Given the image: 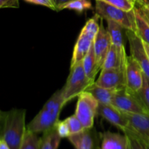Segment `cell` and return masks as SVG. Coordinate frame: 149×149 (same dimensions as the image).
<instances>
[{
  "label": "cell",
  "mask_w": 149,
  "mask_h": 149,
  "mask_svg": "<svg viewBox=\"0 0 149 149\" xmlns=\"http://www.w3.org/2000/svg\"><path fill=\"white\" fill-rule=\"evenodd\" d=\"M25 109L1 112V139L10 149H19L26 131Z\"/></svg>",
  "instance_id": "cell-1"
},
{
  "label": "cell",
  "mask_w": 149,
  "mask_h": 149,
  "mask_svg": "<svg viewBox=\"0 0 149 149\" xmlns=\"http://www.w3.org/2000/svg\"><path fill=\"white\" fill-rule=\"evenodd\" d=\"M65 104L63 89H61L45 103L38 114L26 126V129L35 133H43L52 129L59 121L60 113Z\"/></svg>",
  "instance_id": "cell-2"
},
{
  "label": "cell",
  "mask_w": 149,
  "mask_h": 149,
  "mask_svg": "<svg viewBox=\"0 0 149 149\" xmlns=\"http://www.w3.org/2000/svg\"><path fill=\"white\" fill-rule=\"evenodd\" d=\"M95 83V81L87 77L82 61L74 66L70 68V73L65 84L63 87V95L65 103L78 97L79 95L86 92L87 89Z\"/></svg>",
  "instance_id": "cell-3"
},
{
  "label": "cell",
  "mask_w": 149,
  "mask_h": 149,
  "mask_svg": "<svg viewBox=\"0 0 149 149\" xmlns=\"http://www.w3.org/2000/svg\"><path fill=\"white\" fill-rule=\"evenodd\" d=\"M95 13L101 18L119 23L123 29L135 31L134 10L125 11L100 0H95Z\"/></svg>",
  "instance_id": "cell-4"
},
{
  "label": "cell",
  "mask_w": 149,
  "mask_h": 149,
  "mask_svg": "<svg viewBox=\"0 0 149 149\" xmlns=\"http://www.w3.org/2000/svg\"><path fill=\"white\" fill-rule=\"evenodd\" d=\"M98 106L99 102L91 93L86 91L78 96L75 115L85 129H90L94 126Z\"/></svg>",
  "instance_id": "cell-5"
},
{
  "label": "cell",
  "mask_w": 149,
  "mask_h": 149,
  "mask_svg": "<svg viewBox=\"0 0 149 149\" xmlns=\"http://www.w3.org/2000/svg\"><path fill=\"white\" fill-rule=\"evenodd\" d=\"M111 104L125 113H149L136 93L130 91L126 87L116 90Z\"/></svg>",
  "instance_id": "cell-6"
},
{
  "label": "cell",
  "mask_w": 149,
  "mask_h": 149,
  "mask_svg": "<svg viewBox=\"0 0 149 149\" xmlns=\"http://www.w3.org/2000/svg\"><path fill=\"white\" fill-rule=\"evenodd\" d=\"M126 31L131 55L136 60L143 74L149 79V58L144 47L143 42L134 31Z\"/></svg>",
  "instance_id": "cell-7"
},
{
  "label": "cell",
  "mask_w": 149,
  "mask_h": 149,
  "mask_svg": "<svg viewBox=\"0 0 149 149\" xmlns=\"http://www.w3.org/2000/svg\"><path fill=\"white\" fill-rule=\"evenodd\" d=\"M125 75L127 88L132 93H138L143 82V71L132 55L127 57Z\"/></svg>",
  "instance_id": "cell-8"
},
{
  "label": "cell",
  "mask_w": 149,
  "mask_h": 149,
  "mask_svg": "<svg viewBox=\"0 0 149 149\" xmlns=\"http://www.w3.org/2000/svg\"><path fill=\"white\" fill-rule=\"evenodd\" d=\"M95 83L100 87L107 89H119L126 87L125 68H103Z\"/></svg>",
  "instance_id": "cell-9"
},
{
  "label": "cell",
  "mask_w": 149,
  "mask_h": 149,
  "mask_svg": "<svg viewBox=\"0 0 149 149\" xmlns=\"http://www.w3.org/2000/svg\"><path fill=\"white\" fill-rule=\"evenodd\" d=\"M103 18L100 17V29L97 33V36L93 41L95 52L96 59L97 64L100 69H102L104 64L105 60L109 53L112 45L111 39L109 35L108 30L105 29L103 23Z\"/></svg>",
  "instance_id": "cell-10"
},
{
  "label": "cell",
  "mask_w": 149,
  "mask_h": 149,
  "mask_svg": "<svg viewBox=\"0 0 149 149\" xmlns=\"http://www.w3.org/2000/svg\"><path fill=\"white\" fill-rule=\"evenodd\" d=\"M97 115H100L123 132L129 127V120L126 113L121 111L112 104L99 103Z\"/></svg>",
  "instance_id": "cell-11"
},
{
  "label": "cell",
  "mask_w": 149,
  "mask_h": 149,
  "mask_svg": "<svg viewBox=\"0 0 149 149\" xmlns=\"http://www.w3.org/2000/svg\"><path fill=\"white\" fill-rule=\"evenodd\" d=\"M68 139L75 149H100L98 137L93 127L71 135Z\"/></svg>",
  "instance_id": "cell-12"
},
{
  "label": "cell",
  "mask_w": 149,
  "mask_h": 149,
  "mask_svg": "<svg viewBox=\"0 0 149 149\" xmlns=\"http://www.w3.org/2000/svg\"><path fill=\"white\" fill-rule=\"evenodd\" d=\"M126 114L129 120L128 130L132 131L149 145V113Z\"/></svg>",
  "instance_id": "cell-13"
},
{
  "label": "cell",
  "mask_w": 149,
  "mask_h": 149,
  "mask_svg": "<svg viewBox=\"0 0 149 149\" xmlns=\"http://www.w3.org/2000/svg\"><path fill=\"white\" fill-rule=\"evenodd\" d=\"M93 42V39H90L84 31H81L75 46H74L70 68L83 61L84 58L90 51Z\"/></svg>",
  "instance_id": "cell-14"
},
{
  "label": "cell",
  "mask_w": 149,
  "mask_h": 149,
  "mask_svg": "<svg viewBox=\"0 0 149 149\" xmlns=\"http://www.w3.org/2000/svg\"><path fill=\"white\" fill-rule=\"evenodd\" d=\"M100 149H128L126 135L111 132H105L101 135Z\"/></svg>",
  "instance_id": "cell-15"
},
{
  "label": "cell",
  "mask_w": 149,
  "mask_h": 149,
  "mask_svg": "<svg viewBox=\"0 0 149 149\" xmlns=\"http://www.w3.org/2000/svg\"><path fill=\"white\" fill-rule=\"evenodd\" d=\"M126 51L120 50L113 45L106 56L103 68H115V69H125L127 61Z\"/></svg>",
  "instance_id": "cell-16"
},
{
  "label": "cell",
  "mask_w": 149,
  "mask_h": 149,
  "mask_svg": "<svg viewBox=\"0 0 149 149\" xmlns=\"http://www.w3.org/2000/svg\"><path fill=\"white\" fill-rule=\"evenodd\" d=\"M118 89H107L97 85L95 83L92 84L87 92L91 93L95 98L103 104H111L112 99Z\"/></svg>",
  "instance_id": "cell-17"
},
{
  "label": "cell",
  "mask_w": 149,
  "mask_h": 149,
  "mask_svg": "<svg viewBox=\"0 0 149 149\" xmlns=\"http://www.w3.org/2000/svg\"><path fill=\"white\" fill-rule=\"evenodd\" d=\"M135 15V32L146 43L149 45V24L140 12L138 6L135 4L134 8Z\"/></svg>",
  "instance_id": "cell-18"
},
{
  "label": "cell",
  "mask_w": 149,
  "mask_h": 149,
  "mask_svg": "<svg viewBox=\"0 0 149 149\" xmlns=\"http://www.w3.org/2000/svg\"><path fill=\"white\" fill-rule=\"evenodd\" d=\"M83 66H84V71L87 74V77L90 79L95 81L96 75L98 73L99 70H100L98 64H97V59H96L95 52L94 49V45L93 42L92 44V46L90 47V51L86 55L85 58H84L82 61Z\"/></svg>",
  "instance_id": "cell-19"
},
{
  "label": "cell",
  "mask_w": 149,
  "mask_h": 149,
  "mask_svg": "<svg viewBox=\"0 0 149 149\" xmlns=\"http://www.w3.org/2000/svg\"><path fill=\"white\" fill-rule=\"evenodd\" d=\"M61 139L62 138L60 136L55 126L52 129L43 132V135L40 138L39 149H58Z\"/></svg>",
  "instance_id": "cell-20"
},
{
  "label": "cell",
  "mask_w": 149,
  "mask_h": 149,
  "mask_svg": "<svg viewBox=\"0 0 149 149\" xmlns=\"http://www.w3.org/2000/svg\"><path fill=\"white\" fill-rule=\"evenodd\" d=\"M107 22V30L110 35L112 45L120 50H125L124 39L122 35L123 28L116 22L111 20H106Z\"/></svg>",
  "instance_id": "cell-21"
},
{
  "label": "cell",
  "mask_w": 149,
  "mask_h": 149,
  "mask_svg": "<svg viewBox=\"0 0 149 149\" xmlns=\"http://www.w3.org/2000/svg\"><path fill=\"white\" fill-rule=\"evenodd\" d=\"M39 145L40 138L38 137L37 133L26 129L19 149H39Z\"/></svg>",
  "instance_id": "cell-22"
},
{
  "label": "cell",
  "mask_w": 149,
  "mask_h": 149,
  "mask_svg": "<svg viewBox=\"0 0 149 149\" xmlns=\"http://www.w3.org/2000/svg\"><path fill=\"white\" fill-rule=\"evenodd\" d=\"M99 20H100V17L95 13V16L87 20L86 24L81 29V31H84L93 41H94L95 36H97L99 29H100Z\"/></svg>",
  "instance_id": "cell-23"
},
{
  "label": "cell",
  "mask_w": 149,
  "mask_h": 149,
  "mask_svg": "<svg viewBox=\"0 0 149 149\" xmlns=\"http://www.w3.org/2000/svg\"><path fill=\"white\" fill-rule=\"evenodd\" d=\"M124 134L127 136L128 141V149H149V145L143 141L132 131L126 130Z\"/></svg>",
  "instance_id": "cell-24"
},
{
  "label": "cell",
  "mask_w": 149,
  "mask_h": 149,
  "mask_svg": "<svg viewBox=\"0 0 149 149\" xmlns=\"http://www.w3.org/2000/svg\"><path fill=\"white\" fill-rule=\"evenodd\" d=\"M67 9V10H74L76 12L81 13L84 11L92 9V3L90 0H76L71 2L65 4L61 10Z\"/></svg>",
  "instance_id": "cell-25"
},
{
  "label": "cell",
  "mask_w": 149,
  "mask_h": 149,
  "mask_svg": "<svg viewBox=\"0 0 149 149\" xmlns=\"http://www.w3.org/2000/svg\"><path fill=\"white\" fill-rule=\"evenodd\" d=\"M136 94L144 106L149 111V79L144 74L142 87Z\"/></svg>",
  "instance_id": "cell-26"
},
{
  "label": "cell",
  "mask_w": 149,
  "mask_h": 149,
  "mask_svg": "<svg viewBox=\"0 0 149 149\" xmlns=\"http://www.w3.org/2000/svg\"><path fill=\"white\" fill-rule=\"evenodd\" d=\"M100 1H103L113 7L129 12L133 10L136 4V1L135 0H100Z\"/></svg>",
  "instance_id": "cell-27"
},
{
  "label": "cell",
  "mask_w": 149,
  "mask_h": 149,
  "mask_svg": "<svg viewBox=\"0 0 149 149\" xmlns=\"http://www.w3.org/2000/svg\"><path fill=\"white\" fill-rule=\"evenodd\" d=\"M65 120L66 121L67 124L69 127L71 135L78 133V132H81V131L85 129L82 124H81V122H80L79 119L77 117L75 114L69 116L67 119H65Z\"/></svg>",
  "instance_id": "cell-28"
},
{
  "label": "cell",
  "mask_w": 149,
  "mask_h": 149,
  "mask_svg": "<svg viewBox=\"0 0 149 149\" xmlns=\"http://www.w3.org/2000/svg\"><path fill=\"white\" fill-rule=\"evenodd\" d=\"M55 127H56V129L58 130V133H59L60 136L62 138H68L71 135L69 127H68L65 120L58 121L56 125H55Z\"/></svg>",
  "instance_id": "cell-29"
},
{
  "label": "cell",
  "mask_w": 149,
  "mask_h": 149,
  "mask_svg": "<svg viewBox=\"0 0 149 149\" xmlns=\"http://www.w3.org/2000/svg\"><path fill=\"white\" fill-rule=\"evenodd\" d=\"M24 1L29 3H31V4L45 6V7H49V8L52 9L53 10H55L53 0H24Z\"/></svg>",
  "instance_id": "cell-30"
},
{
  "label": "cell",
  "mask_w": 149,
  "mask_h": 149,
  "mask_svg": "<svg viewBox=\"0 0 149 149\" xmlns=\"http://www.w3.org/2000/svg\"><path fill=\"white\" fill-rule=\"evenodd\" d=\"M1 8H18V0H0Z\"/></svg>",
  "instance_id": "cell-31"
},
{
  "label": "cell",
  "mask_w": 149,
  "mask_h": 149,
  "mask_svg": "<svg viewBox=\"0 0 149 149\" xmlns=\"http://www.w3.org/2000/svg\"><path fill=\"white\" fill-rule=\"evenodd\" d=\"M73 1H76V0H53V2L55 4L56 11H61V9L62 8V7Z\"/></svg>",
  "instance_id": "cell-32"
},
{
  "label": "cell",
  "mask_w": 149,
  "mask_h": 149,
  "mask_svg": "<svg viewBox=\"0 0 149 149\" xmlns=\"http://www.w3.org/2000/svg\"><path fill=\"white\" fill-rule=\"evenodd\" d=\"M136 5L138 6L140 12H141V14L143 15V16L145 17V19L147 20V22H148V24H149V10H148L147 8L144 7L143 6L141 5V4H138V3H137V2H136Z\"/></svg>",
  "instance_id": "cell-33"
},
{
  "label": "cell",
  "mask_w": 149,
  "mask_h": 149,
  "mask_svg": "<svg viewBox=\"0 0 149 149\" xmlns=\"http://www.w3.org/2000/svg\"><path fill=\"white\" fill-rule=\"evenodd\" d=\"M136 2L149 10V0H137Z\"/></svg>",
  "instance_id": "cell-34"
},
{
  "label": "cell",
  "mask_w": 149,
  "mask_h": 149,
  "mask_svg": "<svg viewBox=\"0 0 149 149\" xmlns=\"http://www.w3.org/2000/svg\"><path fill=\"white\" fill-rule=\"evenodd\" d=\"M0 149H10V148L5 141L0 139Z\"/></svg>",
  "instance_id": "cell-35"
},
{
  "label": "cell",
  "mask_w": 149,
  "mask_h": 149,
  "mask_svg": "<svg viewBox=\"0 0 149 149\" xmlns=\"http://www.w3.org/2000/svg\"><path fill=\"white\" fill-rule=\"evenodd\" d=\"M143 45H144V47H145L147 55H148V57L149 58V45L148 44L146 43V42H143Z\"/></svg>",
  "instance_id": "cell-36"
},
{
  "label": "cell",
  "mask_w": 149,
  "mask_h": 149,
  "mask_svg": "<svg viewBox=\"0 0 149 149\" xmlns=\"http://www.w3.org/2000/svg\"><path fill=\"white\" fill-rule=\"evenodd\" d=\"M135 1H137V0H135Z\"/></svg>",
  "instance_id": "cell-37"
}]
</instances>
